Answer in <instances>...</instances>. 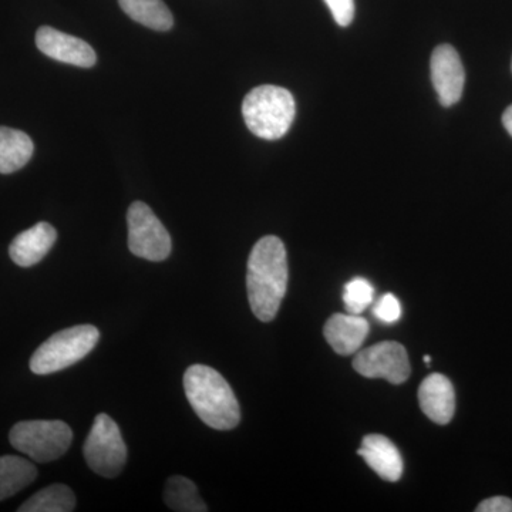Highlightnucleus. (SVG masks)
<instances>
[{"label":"nucleus","mask_w":512,"mask_h":512,"mask_svg":"<svg viewBox=\"0 0 512 512\" xmlns=\"http://www.w3.org/2000/svg\"><path fill=\"white\" fill-rule=\"evenodd\" d=\"M288 256L284 242L274 235L259 239L248 259L249 305L261 322L278 315L288 289Z\"/></svg>","instance_id":"obj_1"},{"label":"nucleus","mask_w":512,"mask_h":512,"mask_svg":"<svg viewBox=\"0 0 512 512\" xmlns=\"http://www.w3.org/2000/svg\"><path fill=\"white\" fill-rule=\"evenodd\" d=\"M188 402L208 427L232 430L241 421V409L234 390L220 372L210 366L188 367L184 375Z\"/></svg>","instance_id":"obj_2"},{"label":"nucleus","mask_w":512,"mask_h":512,"mask_svg":"<svg viewBox=\"0 0 512 512\" xmlns=\"http://www.w3.org/2000/svg\"><path fill=\"white\" fill-rule=\"evenodd\" d=\"M242 116L251 133L264 140H279L288 133L296 116L295 99L284 87L259 86L242 103Z\"/></svg>","instance_id":"obj_3"},{"label":"nucleus","mask_w":512,"mask_h":512,"mask_svg":"<svg viewBox=\"0 0 512 512\" xmlns=\"http://www.w3.org/2000/svg\"><path fill=\"white\" fill-rule=\"evenodd\" d=\"M100 339V330L92 325H79L60 330L37 348L30 359L35 375H52L84 359Z\"/></svg>","instance_id":"obj_4"},{"label":"nucleus","mask_w":512,"mask_h":512,"mask_svg":"<svg viewBox=\"0 0 512 512\" xmlns=\"http://www.w3.org/2000/svg\"><path fill=\"white\" fill-rule=\"evenodd\" d=\"M10 444L37 463L59 460L73 441V431L60 420H29L15 424Z\"/></svg>","instance_id":"obj_5"},{"label":"nucleus","mask_w":512,"mask_h":512,"mask_svg":"<svg viewBox=\"0 0 512 512\" xmlns=\"http://www.w3.org/2000/svg\"><path fill=\"white\" fill-rule=\"evenodd\" d=\"M87 466L104 478L120 476L127 460V447L116 421L101 413L94 419L83 448Z\"/></svg>","instance_id":"obj_6"},{"label":"nucleus","mask_w":512,"mask_h":512,"mask_svg":"<svg viewBox=\"0 0 512 512\" xmlns=\"http://www.w3.org/2000/svg\"><path fill=\"white\" fill-rule=\"evenodd\" d=\"M128 248L131 254L151 262L165 261L171 254V237L163 222L144 202L136 201L127 212Z\"/></svg>","instance_id":"obj_7"},{"label":"nucleus","mask_w":512,"mask_h":512,"mask_svg":"<svg viewBox=\"0 0 512 512\" xmlns=\"http://www.w3.org/2000/svg\"><path fill=\"white\" fill-rule=\"evenodd\" d=\"M353 367L367 379H384L392 384L406 382L412 373L407 350L397 342L377 343L359 350L353 359Z\"/></svg>","instance_id":"obj_8"},{"label":"nucleus","mask_w":512,"mask_h":512,"mask_svg":"<svg viewBox=\"0 0 512 512\" xmlns=\"http://www.w3.org/2000/svg\"><path fill=\"white\" fill-rule=\"evenodd\" d=\"M431 80L441 106L451 107L463 96L466 72L457 50L450 45H441L431 56Z\"/></svg>","instance_id":"obj_9"},{"label":"nucleus","mask_w":512,"mask_h":512,"mask_svg":"<svg viewBox=\"0 0 512 512\" xmlns=\"http://www.w3.org/2000/svg\"><path fill=\"white\" fill-rule=\"evenodd\" d=\"M36 46L43 55L57 62L73 64L84 69H90L97 62L96 52L89 43L50 26H42L37 30Z\"/></svg>","instance_id":"obj_10"},{"label":"nucleus","mask_w":512,"mask_h":512,"mask_svg":"<svg viewBox=\"0 0 512 512\" xmlns=\"http://www.w3.org/2000/svg\"><path fill=\"white\" fill-rule=\"evenodd\" d=\"M420 409L431 421L446 426L456 412V392L447 376L433 373L419 387Z\"/></svg>","instance_id":"obj_11"},{"label":"nucleus","mask_w":512,"mask_h":512,"mask_svg":"<svg viewBox=\"0 0 512 512\" xmlns=\"http://www.w3.org/2000/svg\"><path fill=\"white\" fill-rule=\"evenodd\" d=\"M369 332V322L363 316L352 313H335L323 329L330 348L342 356L359 352Z\"/></svg>","instance_id":"obj_12"},{"label":"nucleus","mask_w":512,"mask_h":512,"mask_svg":"<svg viewBox=\"0 0 512 512\" xmlns=\"http://www.w3.org/2000/svg\"><path fill=\"white\" fill-rule=\"evenodd\" d=\"M357 454L383 480L397 483L402 478L404 468L402 454L392 440L382 434L366 436Z\"/></svg>","instance_id":"obj_13"},{"label":"nucleus","mask_w":512,"mask_h":512,"mask_svg":"<svg viewBox=\"0 0 512 512\" xmlns=\"http://www.w3.org/2000/svg\"><path fill=\"white\" fill-rule=\"evenodd\" d=\"M57 239V231L47 222H39L35 227L26 229L13 239L9 247V255L16 265L22 268L39 264Z\"/></svg>","instance_id":"obj_14"},{"label":"nucleus","mask_w":512,"mask_h":512,"mask_svg":"<svg viewBox=\"0 0 512 512\" xmlns=\"http://www.w3.org/2000/svg\"><path fill=\"white\" fill-rule=\"evenodd\" d=\"M35 151L32 138L15 128L0 127V174H12L29 163Z\"/></svg>","instance_id":"obj_15"},{"label":"nucleus","mask_w":512,"mask_h":512,"mask_svg":"<svg viewBox=\"0 0 512 512\" xmlns=\"http://www.w3.org/2000/svg\"><path fill=\"white\" fill-rule=\"evenodd\" d=\"M126 15L147 28L167 32L173 28L174 19L163 0H119Z\"/></svg>","instance_id":"obj_16"},{"label":"nucleus","mask_w":512,"mask_h":512,"mask_svg":"<svg viewBox=\"0 0 512 512\" xmlns=\"http://www.w3.org/2000/svg\"><path fill=\"white\" fill-rule=\"evenodd\" d=\"M36 477L37 468L26 458L0 457V501L18 494L32 484Z\"/></svg>","instance_id":"obj_17"},{"label":"nucleus","mask_w":512,"mask_h":512,"mask_svg":"<svg viewBox=\"0 0 512 512\" xmlns=\"http://www.w3.org/2000/svg\"><path fill=\"white\" fill-rule=\"evenodd\" d=\"M76 508V495L64 484H53L30 497L19 512H72Z\"/></svg>","instance_id":"obj_18"},{"label":"nucleus","mask_w":512,"mask_h":512,"mask_svg":"<svg viewBox=\"0 0 512 512\" xmlns=\"http://www.w3.org/2000/svg\"><path fill=\"white\" fill-rule=\"evenodd\" d=\"M164 501L168 508L178 512H207L208 508L198 493L197 485L188 478L171 477L165 484Z\"/></svg>","instance_id":"obj_19"},{"label":"nucleus","mask_w":512,"mask_h":512,"mask_svg":"<svg viewBox=\"0 0 512 512\" xmlns=\"http://www.w3.org/2000/svg\"><path fill=\"white\" fill-rule=\"evenodd\" d=\"M375 301V288L365 278L349 281L343 289V302L348 313L360 315Z\"/></svg>","instance_id":"obj_20"},{"label":"nucleus","mask_w":512,"mask_h":512,"mask_svg":"<svg viewBox=\"0 0 512 512\" xmlns=\"http://www.w3.org/2000/svg\"><path fill=\"white\" fill-rule=\"evenodd\" d=\"M373 315L384 325H394L402 319V303L393 293H386L376 302Z\"/></svg>","instance_id":"obj_21"},{"label":"nucleus","mask_w":512,"mask_h":512,"mask_svg":"<svg viewBox=\"0 0 512 512\" xmlns=\"http://www.w3.org/2000/svg\"><path fill=\"white\" fill-rule=\"evenodd\" d=\"M333 19L339 26L346 28L355 19V0H325Z\"/></svg>","instance_id":"obj_22"},{"label":"nucleus","mask_w":512,"mask_h":512,"mask_svg":"<svg viewBox=\"0 0 512 512\" xmlns=\"http://www.w3.org/2000/svg\"><path fill=\"white\" fill-rule=\"evenodd\" d=\"M477 512H512V500L503 495L488 498L483 503L478 504Z\"/></svg>","instance_id":"obj_23"},{"label":"nucleus","mask_w":512,"mask_h":512,"mask_svg":"<svg viewBox=\"0 0 512 512\" xmlns=\"http://www.w3.org/2000/svg\"><path fill=\"white\" fill-rule=\"evenodd\" d=\"M503 124L505 130H507L508 134H510V136L512 137V104L510 107H508L507 110L504 111Z\"/></svg>","instance_id":"obj_24"},{"label":"nucleus","mask_w":512,"mask_h":512,"mask_svg":"<svg viewBox=\"0 0 512 512\" xmlns=\"http://www.w3.org/2000/svg\"><path fill=\"white\" fill-rule=\"evenodd\" d=\"M424 362H426V365H430L431 357L429 355L424 356Z\"/></svg>","instance_id":"obj_25"}]
</instances>
